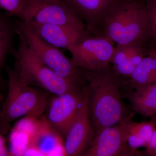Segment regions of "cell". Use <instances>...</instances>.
I'll return each instance as SVG.
<instances>
[{
    "label": "cell",
    "mask_w": 156,
    "mask_h": 156,
    "mask_svg": "<svg viewBox=\"0 0 156 156\" xmlns=\"http://www.w3.org/2000/svg\"><path fill=\"white\" fill-rule=\"evenodd\" d=\"M3 135L0 134V156L9 155V153L6 146L5 140Z\"/></svg>",
    "instance_id": "obj_21"
},
{
    "label": "cell",
    "mask_w": 156,
    "mask_h": 156,
    "mask_svg": "<svg viewBox=\"0 0 156 156\" xmlns=\"http://www.w3.org/2000/svg\"><path fill=\"white\" fill-rule=\"evenodd\" d=\"M26 23L42 41L58 49L64 48L67 50L90 35V34L81 33L63 26L35 22Z\"/></svg>",
    "instance_id": "obj_12"
},
{
    "label": "cell",
    "mask_w": 156,
    "mask_h": 156,
    "mask_svg": "<svg viewBox=\"0 0 156 156\" xmlns=\"http://www.w3.org/2000/svg\"><path fill=\"white\" fill-rule=\"evenodd\" d=\"M85 23L91 33L98 35L105 17L119 0H62Z\"/></svg>",
    "instance_id": "obj_11"
},
{
    "label": "cell",
    "mask_w": 156,
    "mask_h": 156,
    "mask_svg": "<svg viewBox=\"0 0 156 156\" xmlns=\"http://www.w3.org/2000/svg\"><path fill=\"white\" fill-rule=\"evenodd\" d=\"M98 35L106 37L117 45H143L150 37L145 4L119 0L104 19Z\"/></svg>",
    "instance_id": "obj_2"
},
{
    "label": "cell",
    "mask_w": 156,
    "mask_h": 156,
    "mask_svg": "<svg viewBox=\"0 0 156 156\" xmlns=\"http://www.w3.org/2000/svg\"><path fill=\"white\" fill-rule=\"evenodd\" d=\"M13 17L7 13H0V83L6 58L10 54L14 55L16 51L14 40L17 35L19 20Z\"/></svg>",
    "instance_id": "obj_13"
},
{
    "label": "cell",
    "mask_w": 156,
    "mask_h": 156,
    "mask_svg": "<svg viewBox=\"0 0 156 156\" xmlns=\"http://www.w3.org/2000/svg\"><path fill=\"white\" fill-rule=\"evenodd\" d=\"M151 119L153 120L156 123V116L151 117ZM145 148L144 154L146 156H156V129L154 132L150 141Z\"/></svg>",
    "instance_id": "obj_20"
},
{
    "label": "cell",
    "mask_w": 156,
    "mask_h": 156,
    "mask_svg": "<svg viewBox=\"0 0 156 156\" xmlns=\"http://www.w3.org/2000/svg\"><path fill=\"white\" fill-rule=\"evenodd\" d=\"M135 90L129 94L133 110L150 118L156 116V83Z\"/></svg>",
    "instance_id": "obj_14"
},
{
    "label": "cell",
    "mask_w": 156,
    "mask_h": 156,
    "mask_svg": "<svg viewBox=\"0 0 156 156\" xmlns=\"http://www.w3.org/2000/svg\"><path fill=\"white\" fill-rule=\"evenodd\" d=\"M18 30L29 47L46 66L62 77L87 84L82 69L76 67L58 48L42 41L26 23L18 21Z\"/></svg>",
    "instance_id": "obj_6"
},
{
    "label": "cell",
    "mask_w": 156,
    "mask_h": 156,
    "mask_svg": "<svg viewBox=\"0 0 156 156\" xmlns=\"http://www.w3.org/2000/svg\"><path fill=\"white\" fill-rule=\"evenodd\" d=\"M84 80L89 88V111L95 133L101 128L131 120V113L123 101L121 89L125 83L108 65L97 70L83 69Z\"/></svg>",
    "instance_id": "obj_1"
},
{
    "label": "cell",
    "mask_w": 156,
    "mask_h": 156,
    "mask_svg": "<svg viewBox=\"0 0 156 156\" xmlns=\"http://www.w3.org/2000/svg\"><path fill=\"white\" fill-rule=\"evenodd\" d=\"M150 26V35L156 41V0L145 4Z\"/></svg>",
    "instance_id": "obj_19"
},
{
    "label": "cell",
    "mask_w": 156,
    "mask_h": 156,
    "mask_svg": "<svg viewBox=\"0 0 156 156\" xmlns=\"http://www.w3.org/2000/svg\"><path fill=\"white\" fill-rule=\"evenodd\" d=\"M143 1L144 3L145 4L146 3L151 2V1H154V0H143Z\"/></svg>",
    "instance_id": "obj_25"
},
{
    "label": "cell",
    "mask_w": 156,
    "mask_h": 156,
    "mask_svg": "<svg viewBox=\"0 0 156 156\" xmlns=\"http://www.w3.org/2000/svg\"><path fill=\"white\" fill-rule=\"evenodd\" d=\"M4 97L2 94H0V102L4 100Z\"/></svg>",
    "instance_id": "obj_23"
},
{
    "label": "cell",
    "mask_w": 156,
    "mask_h": 156,
    "mask_svg": "<svg viewBox=\"0 0 156 156\" xmlns=\"http://www.w3.org/2000/svg\"><path fill=\"white\" fill-rule=\"evenodd\" d=\"M126 1H135V2H141L144 3L143 1V0H126Z\"/></svg>",
    "instance_id": "obj_24"
},
{
    "label": "cell",
    "mask_w": 156,
    "mask_h": 156,
    "mask_svg": "<svg viewBox=\"0 0 156 156\" xmlns=\"http://www.w3.org/2000/svg\"><path fill=\"white\" fill-rule=\"evenodd\" d=\"M27 0H0V9L10 16L21 19Z\"/></svg>",
    "instance_id": "obj_18"
},
{
    "label": "cell",
    "mask_w": 156,
    "mask_h": 156,
    "mask_svg": "<svg viewBox=\"0 0 156 156\" xmlns=\"http://www.w3.org/2000/svg\"><path fill=\"white\" fill-rule=\"evenodd\" d=\"M156 129V123L151 119L149 122L137 123L131 121L127 143L129 148L135 154H139L137 149L146 147Z\"/></svg>",
    "instance_id": "obj_16"
},
{
    "label": "cell",
    "mask_w": 156,
    "mask_h": 156,
    "mask_svg": "<svg viewBox=\"0 0 156 156\" xmlns=\"http://www.w3.org/2000/svg\"><path fill=\"white\" fill-rule=\"evenodd\" d=\"M142 46L139 44L117 45L111 63L112 66L126 62H131L137 66L144 58Z\"/></svg>",
    "instance_id": "obj_17"
},
{
    "label": "cell",
    "mask_w": 156,
    "mask_h": 156,
    "mask_svg": "<svg viewBox=\"0 0 156 156\" xmlns=\"http://www.w3.org/2000/svg\"><path fill=\"white\" fill-rule=\"evenodd\" d=\"M9 78V92L5 100L0 105V134L9 132L11 123L22 116L37 119L48 106L50 92H41L23 81L15 64L13 69L5 65Z\"/></svg>",
    "instance_id": "obj_3"
},
{
    "label": "cell",
    "mask_w": 156,
    "mask_h": 156,
    "mask_svg": "<svg viewBox=\"0 0 156 156\" xmlns=\"http://www.w3.org/2000/svg\"><path fill=\"white\" fill-rule=\"evenodd\" d=\"M149 55L153 56L155 58H156V50L151 51L150 53H149Z\"/></svg>",
    "instance_id": "obj_22"
},
{
    "label": "cell",
    "mask_w": 156,
    "mask_h": 156,
    "mask_svg": "<svg viewBox=\"0 0 156 156\" xmlns=\"http://www.w3.org/2000/svg\"><path fill=\"white\" fill-rule=\"evenodd\" d=\"M131 121L105 127L96 131L92 144L82 156H136L127 143Z\"/></svg>",
    "instance_id": "obj_8"
},
{
    "label": "cell",
    "mask_w": 156,
    "mask_h": 156,
    "mask_svg": "<svg viewBox=\"0 0 156 156\" xmlns=\"http://www.w3.org/2000/svg\"><path fill=\"white\" fill-rule=\"evenodd\" d=\"M17 49L14 55L20 79L29 86L36 85L55 95L82 88L85 84L58 76L48 67L29 47L19 30Z\"/></svg>",
    "instance_id": "obj_4"
},
{
    "label": "cell",
    "mask_w": 156,
    "mask_h": 156,
    "mask_svg": "<svg viewBox=\"0 0 156 156\" xmlns=\"http://www.w3.org/2000/svg\"><path fill=\"white\" fill-rule=\"evenodd\" d=\"M91 35L67 49L74 66L87 70L101 69L111 63L115 47L111 40L101 35Z\"/></svg>",
    "instance_id": "obj_7"
},
{
    "label": "cell",
    "mask_w": 156,
    "mask_h": 156,
    "mask_svg": "<svg viewBox=\"0 0 156 156\" xmlns=\"http://www.w3.org/2000/svg\"><path fill=\"white\" fill-rule=\"evenodd\" d=\"M83 90V102L64 138L63 149L66 156H82L92 144L95 137V131L91 125L89 115V86L86 84Z\"/></svg>",
    "instance_id": "obj_9"
},
{
    "label": "cell",
    "mask_w": 156,
    "mask_h": 156,
    "mask_svg": "<svg viewBox=\"0 0 156 156\" xmlns=\"http://www.w3.org/2000/svg\"><path fill=\"white\" fill-rule=\"evenodd\" d=\"M128 78L130 87L134 89L156 83V58L150 55L145 56Z\"/></svg>",
    "instance_id": "obj_15"
},
{
    "label": "cell",
    "mask_w": 156,
    "mask_h": 156,
    "mask_svg": "<svg viewBox=\"0 0 156 156\" xmlns=\"http://www.w3.org/2000/svg\"><path fill=\"white\" fill-rule=\"evenodd\" d=\"M83 87L55 95L49 101L46 118L50 126L62 138H65L83 102Z\"/></svg>",
    "instance_id": "obj_10"
},
{
    "label": "cell",
    "mask_w": 156,
    "mask_h": 156,
    "mask_svg": "<svg viewBox=\"0 0 156 156\" xmlns=\"http://www.w3.org/2000/svg\"><path fill=\"white\" fill-rule=\"evenodd\" d=\"M20 20L63 26L81 33L90 34L85 23L62 0H27Z\"/></svg>",
    "instance_id": "obj_5"
}]
</instances>
